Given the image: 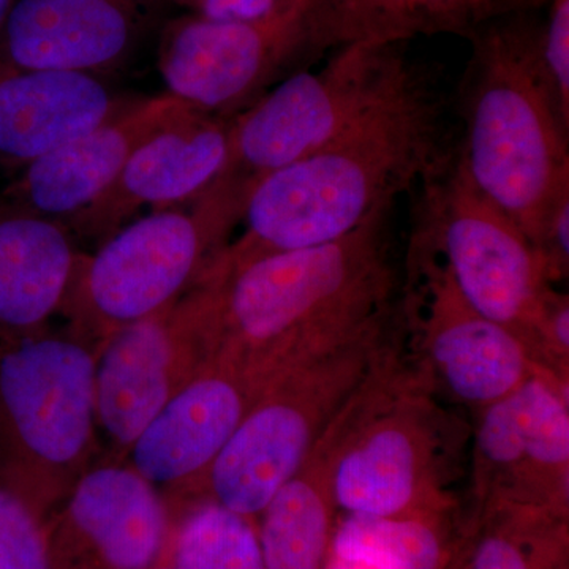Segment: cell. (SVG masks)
<instances>
[{"instance_id":"4fadbf2b","label":"cell","mask_w":569,"mask_h":569,"mask_svg":"<svg viewBox=\"0 0 569 569\" xmlns=\"http://www.w3.org/2000/svg\"><path fill=\"white\" fill-rule=\"evenodd\" d=\"M305 20L249 26L183 13L164 26L159 70L168 93L206 114L236 118L276 82L318 61Z\"/></svg>"},{"instance_id":"d6986e66","label":"cell","mask_w":569,"mask_h":569,"mask_svg":"<svg viewBox=\"0 0 569 569\" xmlns=\"http://www.w3.org/2000/svg\"><path fill=\"white\" fill-rule=\"evenodd\" d=\"M130 103L97 74L0 66V168L18 173Z\"/></svg>"},{"instance_id":"5b68a950","label":"cell","mask_w":569,"mask_h":569,"mask_svg":"<svg viewBox=\"0 0 569 569\" xmlns=\"http://www.w3.org/2000/svg\"><path fill=\"white\" fill-rule=\"evenodd\" d=\"M392 321L269 381L203 477L164 497L171 512L212 501L257 520L370 376Z\"/></svg>"},{"instance_id":"f1b7e54d","label":"cell","mask_w":569,"mask_h":569,"mask_svg":"<svg viewBox=\"0 0 569 569\" xmlns=\"http://www.w3.org/2000/svg\"><path fill=\"white\" fill-rule=\"evenodd\" d=\"M325 569H372L367 565L356 563V561L339 559L336 556H329L328 563Z\"/></svg>"},{"instance_id":"d4e9b609","label":"cell","mask_w":569,"mask_h":569,"mask_svg":"<svg viewBox=\"0 0 569 569\" xmlns=\"http://www.w3.org/2000/svg\"><path fill=\"white\" fill-rule=\"evenodd\" d=\"M173 569H264L257 520L201 501L176 530Z\"/></svg>"},{"instance_id":"4dcf8cb0","label":"cell","mask_w":569,"mask_h":569,"mask_svg":"<svg viewBox=\"0 0 569 569\" xmlns=\"http://www.w3.org/2000/svg\"><path fill=\"white\" fill-rule=\"evenodd\" d=\"M153 569H173V568H171V565L160 563V565H157V567Z\"/></svg>"},{"instance_id":"4316f807","label":"cell","mask_w":569,"mask_h":569,"mask_svg":"<svg viewBox=\"0 0 569 569\" xmlns=\"http://www.w3.org/2000/svg\"><path fill=\"white\" fill-rule=\"evenodd\" d=\"M186 13L249 26H282L305 20V0H173Z\"/></svg>"},{"instance_id":"ffe728a7","label":"cell","mask_w":569,"mask_h":569,"mask_svg":"<svg viewBox=\"0 0 569 569\" xmlns=\"http://www.w3.org/2000/svg\"><path fill=\"white\" fill-rule=\"evenodd\" d=\"M73 238L0 193V342L50 329L80 258Z\"/></svg>"},{"instance_id":"277c9868","label":"cell","mask_w":569,"mask_h":569,"mask_svg":"<svg viewBox=\"0 0 569 569\" xmlns=\"http://www.w3.org/2000/svg\"><path fill=\"white\" fill-rule=\"evenodd\" d=\"M421 370L400 365L389 343L331 422V486L346 515H449L463 425L433 399Z\"/></svg>"},{"instance_id":"cb8c5ba5","label":"cell","mask_w":569,"mask_h":569,"mask_svg":"<svg viewBox=\"0 0 569 569\" xmlns=\"http://www.w3.org/2000/svg\"><path fill=\"white\" fill-rule=\"evenodd\" d=\"M463 569H568V520L527 509L478 511Z\"/></svg>"},{"instance_id":"f546056e","label":"cell","mask_w":569,"mask_h":569,"mask_svg":"<svg viewBox=\"0 0 569 569\" xmlns=\"http://www.w3.org/2000/svg\"><path fill=\"white\" fill-rule=\"evenodd\" d=\"M11 6H13V0H0V31H2L3 22L9 17Z\"/></svg>"},{"instance_id":"e0dca14e","label":"cell","mask_w":569,"mask_h":569,"mask_svg":"<svg viewBox=\"0 0 569 569\" xmlns=\"http://www.w3.org/2000/svg\"><path fill=\"white\" fill-rule=\"evenodd\" d=\"M260 391L234 367L213 362L168 400L122 462L162 488L163 497L181 492L203 477Z\"/></svg>"},{"instance_id":"6da1fadb","label":"cell","mask_w":569,"mask_h":569,"mask_svg":"<svg viewBox=\"0 0 569 569\" xmlns=\"http://www.w3.org/2000/svg\"><path fill=\"white\" fill-rule=\"evenodd\" d=\"M391 208L329 244L264 254L227 268L213 260L217 361L263 389L277 376L397 317Z\"/></svg>"},{"instance_id":"83f0119b","label":"cell","mask_w":569,"mask_h":569,"mask_svg":"<svg viewBox=\"0 0 569 569\" xmlns=\"http://www.w3.org/2000/svg\"><path fill=\"white\" fill-rule=\"evenodd\" d=\"M542 20V61L561 116L569 122V0H548Z\"/></svg>"},{"instance_id":"7402d4cb","label":"cell","mask_w":569,"mask_h":569,"mask_svg":"<svg viewBox=\"0 0 569 569\" xmlns=\"http://www.w3.org/2000/svg\"><path fill=\"white\" fill-rule=\"evenodd\" d=\"M331 425L299 468L258 515L264 569H325L336 531Z\"/></svg>"},{"instance_id":"44dd1931","label":"cell","mask_w":569,"mask_h":569,"mask_svg":"<svg viewBox=\"0 0 569 569\" xmlns=\"http://www.w3.org/2000/svg\"><path fill=\"white\" fill-rule=\"evenodd\" d=\"M548 0H305V24L318 58L353 43H407L418 36L468 39L486 22Z\"/></svg>"},{"instance_id":"9a60e30c","label":"cell","mask_w":569,"mask_h":569,"mask_svg":"<svg viewBox=\"0 0 569 569\" xmlns=\"http://www.w3.org/2000/svg\"><path fill=\"white\" fill-rule=\"evenodd\" d=\"M234 118L189 108L149 137L92 204L66 223L73 236L102 244L141 208H186L222 173Z\"/></svg>"},{"instance_id":"ba28073f","label":"cell","mask_w":569,"mask_h":569,"mask_svg":"<svg viewBox=\"0 0 569 569\" xmlns=\"http://www.w3.org/2000/svg\"><path fill=\"white\" fill-rule=\"evenodd\" d=\"M421 77L406 43L337 48L323 69L284 78L236 116L227 163L213 186L246 208L266 176L323 148Z\"/></svg>"},{"instance_id":"603a6c76","label":"cell","mask_w":569,"mask_h":569,"mask_svg":"<svg viewBox=\"0 0 569 569\" xmlns=\"http://www.w3.org/2000/svg\"><path fill=\"white\" fill-rule=\"evenodd\" d=\"M331 553L372 569H449V515H346L336 523Z\"/></svg>"},{"instance_id":"2e32d148","label":"cell","mask_w":569,"mask_h":569,"mask_svg":"<svg viewBox=\"0 0 569 569\" xmlns=\"http://www.w3.org/2000/svg\"><path fill=\"white\" fill-rule=\"evenodd\" d=\"M160 0H13L0 66L103 77L132 56Z\"/></svg>"},{"instance_id":"3957f363","label":"cell","mask_w":569,"mask_h":569,"mask_svg":"<svg viewBox=\"0 0 569 569\" xmlns=\"http://www.w3.org/2000/svg\"><path fill=\"white\" fill-rule=\"evenodd\" d=\"M537 11L503 14L468 37L459 153L475 186L541 252L550 220L569 197V122L546 73Z\"/></svg>"},{"instance_id":"5bb4252c","label":"cell","mask_w":569,"mask_h":569,"mask_svg":"<svg viewBox=\"0 0 569 569\" xmlns=\"http://www.w3.org/2000/svg\"><path fill=\"white\" fill-rule=\"evenodd\" d=\"M171 520L163 493L132 467L93 466L44 520L51 569H153Z\"/></svg>"},{"instance_id":"30bf717a","label":"cell","mask_w":569,"mask_h":569,"mask_svg":"<svg viewBox=\"0 0 569 569\" xmlns=\"http://www.w3.org/2000/svg\"><path fill=\"white\" fill-rule=\"evenodd\" d=\"M219 356L217 290L206 274L173 305L112 332L96 351L97 426L122 462L171 397Z\"/></svg>"},{"instance_id":"9c48e42d","label":"cell","mask_w":569,"mask_h":569,"mask_svg":"<svg viewBox=\"0 0 569 569\" xmlns=\"http://www.w3.org/2000/svg\"><path fill=\"white\" fill-rule=\"evenodd\" d=\"M419 189L418 227L459 293L482 317L519 336L539 366L538 331L553 290L545 257L475 186L459 149Z\"/></svg>"},{"instance_id":"484cf974","label":"cell","mask_w":569,"mask_h":569,"mask_svg":"<svg viewBox=\"0 0 569 569\" xmlns=\"http://www.w3.org/2000/svg\"><path fill=\"white\" fill-rule=\"evenodd\" d=\"M0 569H51L44 520L2 477Z\"/></svg>"},{"instance_id":"7a4b0ae2","label":"cell","mask_w":569,"mask_h":569,"mask_svg":"<svg viewBox=\"0 0 569 569\" xmlns=\"http://www.w3.org/2000/svg\"><path fill=\"white\" fill-rule=\"evenodd\" d=\"M440 100L422 74L323 148L280 168L247 198L246 230L217 257L227 268L339 241L451 159Z\"/></svg>"},{"instance_id":"52a82bcc","label":"cell","mask_w":569,"mask_h":569,"mask_svg":"<svg viewBox=\"0 0 569 569\" xmlns=\"http://www.w3.org/2000/svg\"><path fill=\"white\" fill-rule=\"evenodd\" d=\"M244 206L219 187L186 208L122 227L93 254L80 253L61 307L67 335L97 351L112 332L173 305L228 246Z\"/></svg>"},{"instance_id":"ac0fdd59","label":"cell","mask_w":569,"mask_h":569,"mask_svg":"<svg viewBox=\"0 0 569 569\" xmlns=\"http://www.w3.org/2000/svg\"><path fill=\"white\" fill-rule=\"evenodd\" d=\"M189 108L168 92L137 100L22 168L2 194L37 216L66 224L111 186L142 142Z\"/></svg>"},{"instance_id":"8992f818","label":"cell","mask_w":569,"mask_h":569,"mask_svg":"<svg viewBox=\"0 0 569 569\" xmlns=\"http://www.w3.org/2000/svg\"><path fill=\"white\" fill-rule=\"evenodd\" d=\"M96 350L63 332L0 342V477L50 518L96 463Z\"/></svg>"},{"instance_id":"7c38bea8","label":"cell","mask_w":569,"mask_h":569,"mask_svg":"<svg viewBox=\"0 0 569 569\" xmlns=\"http://www.w3.org/2000/svg\"><path fill=\"white\" fill-rule=\"evenodd\" d=\"M473 437L478 511L527 509L568 520V381L533 373L478 410Z\"/></svg>"},{"instance_id":"8fae6325","label":"cell","mask_w":569,"mask_h":569,"mask_svg":"<svg viewBox=\"0 0 569 569\" xmlns=\"http://www.w3.org/2000/svg\"><path fill=\"white\" fill-rule=\"evenodd\" d=\"M406 291L402 316L417 335L425 353L419 370L433 389L441 385L460 403L481 410L545 370L519 336L468 305L418 224Z\"/></svg>"}]
</instances>
